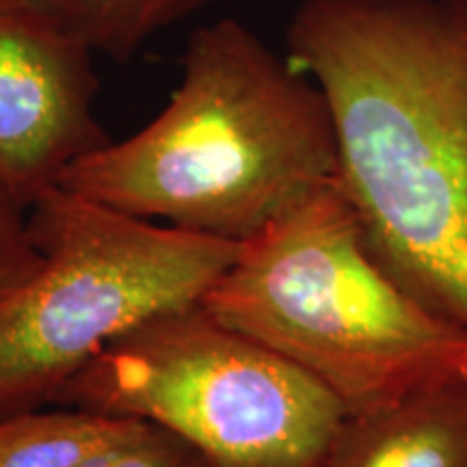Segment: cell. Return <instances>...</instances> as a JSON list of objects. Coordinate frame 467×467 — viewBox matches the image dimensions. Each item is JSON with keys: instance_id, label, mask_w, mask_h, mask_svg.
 Here are the masks:
<instances>
[{"instance_id": "6da1fadb", "label": "cell", "mask_w": 467, "mask_h": 467, "mask_svg": "<svg viewBox=\"0 0 467 467\" xmlns=\"http://www.w3.org/2000/svg\"><path fill=\"white\" fill-rule=\"evenodd\" d=\"M285 46L379 265L467 329V0H303Z\"/></svg>"}, {"instance_id": "7a4b0ae2", "label": "cell", "mask_w": 467, "mask_h": 467, "mask_svg": "<svg viewBox=\"0 0 467 467\" xmlns=\"http://www.w3.org/2000/svg\"><path fill=\"white\" fill-rule=\"evenodd\" d=\"M334 180L336 137L318 85L223 17L192 31L167 107L76 161L58 186L243 244Z\"/></svg>"}, {"instance_id": "3957f363", "label": "cell", "mask_w": 467, "mask_h": 467, "mask_svg": "<svg viewBox=\"0 0 467 467\" xmlns=\"http://www.w3.org/2000/svg\"><path fill=\"white\" fill-rule=\"evenodd\" d=\"M200 303L317 379L347 413L467 375V329L379 265L337 180L243 243Z\"/></svg>"}, {"instance_id": "277c9868", "label": "cell", "mask_w": 467, "mask_h": 467, "mask_svg": "<svg viewBox=\"0 0 467 467\" xmlns=\"http://www.w3.org/2000/svg\"><path fill=\"white\" fill-rule=\"evenodd\" d=\"M28 219L42 265L0 303V416L52 405L119 337L197 306L241 254L63 186L39 192Z\"/></svg>"}, {"instance_id": "5b68a950", "label": "cell", "mask_w": 467, "mask_h": 467, "mask_svg": "<svg viewBox=\"0 0 467 467\" xmlns=\"http://www.w3.org/2000/svg\"><path fill=\"white\" fill-rule=\"evenodd\" d=\"M52 405L156 424L214 467H320L347 418L325 385L202 303L119 337Z\"/></svg>"}, {"instance_id": "8992f818", "label": "cell", "mask_w": 467, "mask_h": 467, "mask_svg": "<svg viewBox=\"0 0 467 467\" xmlns=\"http://www.w3.org/2000/svg\"><path fill=\"white\" fill-rule=\"evenodd\" d=\"M91 57L48 17L0 0V178L28 202L109 143L93 115Z\"/></svg>"}, {"instance_id": "52a82bcc", "label": "cell", "mask_w": 467, "mask_h": 467, "mask_svg": "<svg viewBox=\"0 0 467 467\" xmlns=\"http://www.w3.org/2000/svg\"><path fill=\"white\" fill-rule=\"evenodd\" d=\"M320 467H467V375L347 413Z\"/></svg>"}, {"instance_id": "ba28073f", "label": "cell", "mask_w": 467, "mask_h": 467, "mask_svg": "<svg viewBox=\"0 0 467 467\" xmlns=\"http://www.w3.org/2000/svg\"><path fill=\"white\" fill-rule=\"evenodd\" d=\"M139 424L141 420L67 405L0 416V467H83Z\"/></svg>"}, {"instance_id": "9c48e42d", "label": "cell", "mask_w": 467, "mask_h": 467, "mask_svg": "<svg viewBox=\"0 0 467 467\" xmlns=\"http://www.w3.org/2000/svg\"><path fill=\"white\" fill-rule=\"evenodd\" d=\"M80 39L93 55L130 58L214 0H16Z\"/></svg>"}, {"instance_id": "30bf717a", "label": "cell", "mask_w": 467, "mask_h": 467, "mask_svg": "<svg viewBox=\"0 0 467 467\" xmlns=\"http://www.w3.org/2000/svg\"><path fill=\"white\" fill-rule=\"evenodd\" d=\"M31 202L0 178V303L20 288L42 265L28 219Z\"/></svg>"}, {"instance_id": "8fae6325", "label": "cell", "mask_w": 467, "mask_h": 467, "mask_svg": "<svg viewBox=\"0 0 467 467\" xmlns=\"http://www.w3.org/2000/svg\"><path fill=\"white\" fill-rule=\"evenodd\" d=\"M83 467H214L191 443L161 426L141 422L137 431Z\"/></svg>"}]
</instances>
